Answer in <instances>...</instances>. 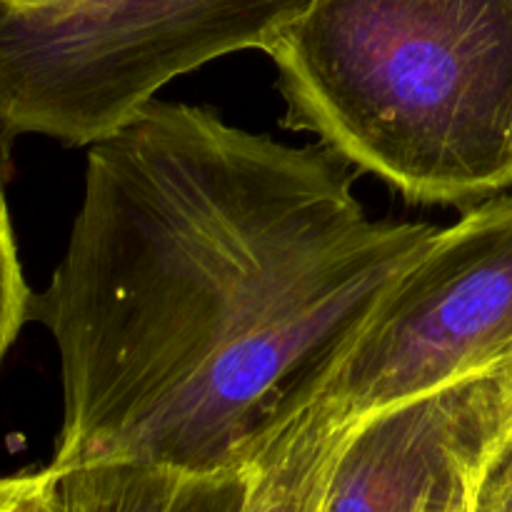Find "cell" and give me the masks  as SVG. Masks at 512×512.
<instances>
[{"label": "cell", "instance_id": "1", "mask_svg": "<svg viewBox=\"0 0 512 512\" xmlns=\"http://www.w3.org/2000/svg\"><path fill=\"white\" fill-rule=\"evenodd\" d=\"M355 168L153 100L90 145L68 248L30 318L60 358L55 468H255L308 413L440 228L373 220Z\"/></svg>", "mask_w": 512, "mask_h": 512}, {"label": "cell", "instance_id": "8", "mask_svg": "<svg viewBox=\"0 0 512 512\" xmlns=\"http://www.w3.org/2000/svg\"><path fill=\"white\" fill-rule=\"evenodd\" d=\"M33 293L25 283L8 210H0V363L30 320Z\"/></svg>", "mask_w": 512, "mask_h": 512}, {"label": "cell", "instance_id": "7", "mask_svg": "<svg viewBox=\"0 0 512 512\" xmlns=\"http://www.w3.org/2000/svg\"><path fill=\"white\" fill-rule=\"evenodd\" d=\"M343 415L318 400L255 463L245 512H318Z\"/></svg>", "mask_w": 512, "mask_h": 512}, {"label": "cell", "instance_id": "12", "mask_svg": "<svg viewBox=\"0 0 512 512\" xmlns=\"http://www.w3.org/2000/svg\"><path fill=\"white\" fill-rule=\"evenodd\" d=\"M18 135L13 133L8 123L0 118V210H8L5 203V188H8L10 173H13V140Z\"/></svg>", "mask_w": 512, "mask_h": 512}, {"label": "cell", "instance_id": "11", "mask_svg": "<svg viewBox=\"0 0 512 512\" xmlns=\"http://www.w3.org/2000/svg\"><path fill=\"white\" fill-rule=\"evenodd\" d=\"M480 463L465 465V468L450 473L430 495L423 512H470V485H473V475Z\"/></svg>", "mask_w": 512, "mask_h": 512}, {"label": "cell", "instance_id": "2", "mask_svg": "<svg viewBox=\"0 0 512 512\" xmlns=\"http://www.w3.org/2000/svg\"><path fill=\"white\" fill-rule=\"evenodd\" d=\"M263 53L285 128L413 203L512 185V0H310Z\"/></svg>", "mask_w": 512, "mask_h": 512}, {"label": "cell", "instance_id": "13", "mask_svg": "<svg viewBox=\"0 0 512 512\" xmlns=\"http://www.w3.org/2000/svg\"><path fill=\"white\" fill-rule=\"evenodd\" d=\"M495 373H498L500 378H503L505 393H508V403H510V415H512V358L505 360V363L500 365V368H495Z\"/></svg>", "mask_w": 512, "mask_h": 512}, {"label": "cell", "instance_id": "5", "mask_svg": "<svg viewBox=\"0 0 512 512\" xmlns=\"http://www.w3.org/2000/svg\"><path fill=\"white\" fill-rule=\"evenodd\" d=\"M512 430L498 373L343 418L318 512H423L455 470L475 465Z\"/></svg>", "mask_w": 512, "mask_h": 512}, {"label": "cell", "instance_id": "10", "mask_svg": "<svg viewBox=\"0 0 512 512\" xmlns=\"http://www.w3.org/2000/svg\"><path fill=\"white\" fill-rule=\"evenodd\" d=\"M0 512H50V468L0 475Z\"/></svg>", "mask_w": 512, "mask_h": 512}, {"label": "cell", "instance_id": "9", "mask_svg": "<svg viewBox=\"0 0 512 512\" xmlns=\"http://www.w3.org/2000/svg\"><path fill=\"white\" fill-rule=\"evenodd\" d=\"M470 512H512V430L488 450L475 470Z\"/></svg>", "mask_w": 512, "mask_h": 512}, {"label": "cell", "instance_id": "3", "mask_svg": "<svg viewBox=\"0 0 512 512\" xmlns=\"http://www.w3.org/2000/svg\"><path fill=\"white\" fill-rule=\"evenodd\" d=\"M310 0H43L0 5V118L15 135L95 145L160 88L265 50Z\"/></svg>", "mask_w": 512, "mask_h": 512}, {"label": "cell", "instance_id": "6", "mask_svg": "<svg viewBox=\"0 0 512 512\" xmlns=\"http://www.w3.org/2000/svg\"><path fill=\"white\" fill-rule=\"evenodd\" d=\"M50 468V512H245L253 468L185 473L140 460Z\"/></svg>", "mask_w": 512, "mask_h": 512}, {"label": "cell", "instance_id": "14", "mask_svg": "<svg viewBox=\"0 0 512 512\" xmlns=\"http://www.w3.org/2000/svg\"><path fill=\"white\" fill-rule=\"evenodd\" d=\"M43 3V0H0V5H10V8H25V5Z\"/></svg>", "mask_w": 512, "mask_h": 512}, {"label": "cell", "instance_id": "4", "mask_svg": "<svg viewBox=\"0 0 512 512\" xmlns=\"http://www.w3.org/2000/svg\"><path fill=\"white\" fill-rule=\"evenodd\" d=\"M512 358V195L440 228L398 275L320 400L343 418L480 378Z\"/></svg>", "mask_w": 512, "mask_h": 512}]
</instances>
